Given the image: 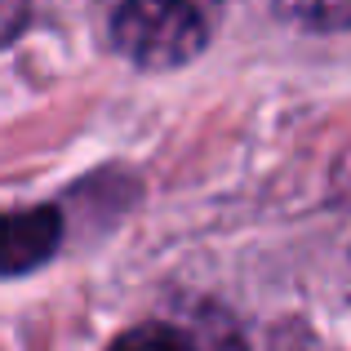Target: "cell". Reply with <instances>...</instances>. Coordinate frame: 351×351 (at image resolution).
<instances>
[{
    "label": "cell",
    "instance_id": "1",
    "mask_svg": "<svg viewBox=\"0 0 351 351\" xmlns=\"http://www.w3.org/2000/svg\"><path fill=\"white\" fill-rule=\"evenodd\" d=\"M112 45L143 71L187 67L209 45V27L191 0H125L112 14Z\"/></svg>",
    "mask_w": 351,
    "mask_h": 351
},
{
    "label": "cell",
    "instance_id": "2",
    "mask_svg": "<svg viewBox=\"0 0 351 351\" xmlns=\"http://www.w3.org/2000/svg\"><path fill=\"white\" fill-rule=\"evenodd\" d=\"M62 245V214L53 205L0 214V276H27Z\"/></svg>",
    "mask_w": 351,
    "mask_h": 351
},
{
    "label": "cell",
    "instance_id": "3",
    "mask_svg": "<svg viewBox=\"0 0 351 351\" xmlns=\"http://www.w3.org/2000/svg\"><path fill=\"white\" fill-rule=\"evenodd\" d=\"M276 14L307 32H351V0H276Z\"/></svg>",
    "mask_w": 351,
    "mask_h": 351
},
{
    "label": "cell",
    "instance_id": "4",
    "mask_svg": "<svg viewBox=\"0 0 351 351\" xmlns=\"http://www.w3.org/2000/svg\"><path fill=\"white\" fill-rule=\"evenodd\" d=\"M112 351H200V347L173 325H138L129 334H120Z\"/></svg>",
    "mask_w": 351,
    "mask_h": 351
},
{
    "label": "cell",
    "instance_id": "5",
    "mask_svg": "<svg viewBox=\"0 0 351 351\" xmlns=\"http://www.w3.org/2000/svg\"><path fill=\"white\" fill-rule=\"evenodd\" d=\"M23 9H27V0H0V40H9V36L18 32Z\"/></svg>",
    "mask_w": 351,
    "mask_h": 351
}]
</instances>
